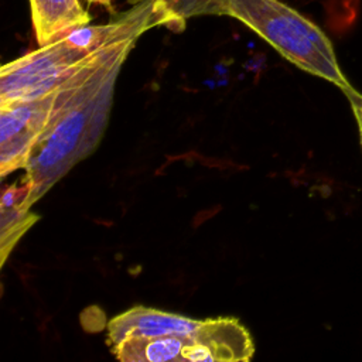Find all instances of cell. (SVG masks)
Returning a JSON list of instances; mask_svg holds the SVG:
<instances>
[{"label": "cell", "instance_id": "cell-1", "mask_svg": "<svg viewBox=\"0 0 362 362\" xmlns=\"http://www.w3.org/2000/svg\"><path fill=\"white\" fill-rule=\"evenodd\" d=\"M156 27L175 30V21L157 0L136 1L106 23L100 41L55 89L51 119L24 168L27 208L98 147L119 72L137 40Z\"/></svg>", "mask_w": 362, "mask_h": 362}, {"label": "cell", "instance_id": "cell-3", "mask_svg": "<svg viewBox=\"0 0 362 362\" xmlns=\"http://www.w3.org/2000/svg\"><path fill=\"white\" fill-rule=\"evenodd\" d=\"M92 48L75 44L65 34L4 64L0 69V106L48 95L65 81Z\"/></svg>", "mask_w": 362, "mask_h": 362}, {"label": "cell", "instance_id": "cell-4", "mask_svg": "<svg viewBox=\"0 0 362 362\" xmlns=\"http://www.w3.org/2000/svg\"><path fill=\"white\" fill-rule=\"evenodd\" d=\"M55 89L48 95L0 106V173L25 168L52 115Z\"/></svg>", "mask_w": 362, "mask_h": 362}, {"label": "cell", "instance_id": "cell-7", "mask_svg": "<svg viewBox=\"0 0 362 362\" xmlns=\"http://www.w3.org/2000/svg\"><path fill=\"white\" fill-rule=\"evenodd\" d=\"M38 45H45L92 20L79 0H30Z\"/></svg>", "mask_w": 362, "mask_h": 362}, {"label": "cell", "instance_id": "cell-5", "mask_svg": "<svg viewBox=\"0 0 362 362\" xmlns=\"http://www.w3.org/2000/svg\"><path fill=\"white\" fill-rule=\"evenodd\" d=\"M255 345L246 327L236 318H205L182 351V362L249 361Z\"/></svg>", "mask_w": 362, "mask_h": 362}, {"label": "cell", "instance_id": "cell-9", "mask_svg": "<svg viewBox=\"0 0 362 362\" xmlns=\"http://www.w3.org/2000/svg\"><path fill=\"white\" fill-rule=\"evenodd\" d=\"M174 18L175 28L181 31L185 20L199 16H228L229 0H157Z\"/></svg>", "mask_w": 362, "mask_h": 362}, {"label": "cell", "instance_id": "cell-8", "mask_svg": "<svg viewBox=\"0 0 362 362\" xmlns=\"http://www.w3.org/2000/svg\"><path fill=\"white\" fill-rule=\"evenodd\" d=\"M25 185L20 188L10 187L1 199V263L7 260L18 239L37 221V215L30 211L23 202L21 197L25 194Z\"/></svg>", "mask_w": 362, "mask_h": 362}, {"label": "cell", "instance_id": "cell-10", "mask_svg": "<svg viewBox=\"0 0 362 362\" xmlns=\"http://www.w3.org/2000/svg\"><path fill=\"white\" fill-rule=\"evenodd\" d=\"M345 95L351 100V105H352V109H354V115H355V119H356V123H358V129H359L361 144H362V96L356 90H354V89L346 92Z\"/></svg>", "mask_w": 362, "mask_h": 362}, {"label": "cell", "instance_id": "cell-11", "mask_svg": "<svg viewBox=\"0 0 362 362\" xmlns=\"http://www.w3.org/2000/svg\"><path fill=\"white\" fill-rule=\"evenodd\" d=\"M86 1H89V3H98V4H102V6H105V7H109L110 3H112V0H86Z\"/></svg>", "mask_w": 362, "mask_h": 362}, {"label": "cell", "instance_id": "cell-6", "mask_svg": "<svg viewBox=\"0 0 362 362\" xmlns=\"http://www.w3.org/2000/svg\"><path fill=\"white\" fill-rule=\"evenodd\" d=\"M201 322L202 320L188 318L181 314L134 305L109 321L107 344L112 348L133 338L189 335L198 329Z\"/></svg>", "mask_w": 362, "mask_h": 362}, {"label": "cell", "instance_id": "cell-2", "mask_svg": "<svg viewBox=\"0 0 362 362\" xmlns=\"http://www.w3.org/2000/svg\"><path fill=\"white\" fill-rule=\"evenodd\" d=\"M228 16L239 20L297 68L352 90L334 47L311 20L280 0H229Z\"/></svg>", "mask_w": 362, "mask_h": 362}]
</instances>
